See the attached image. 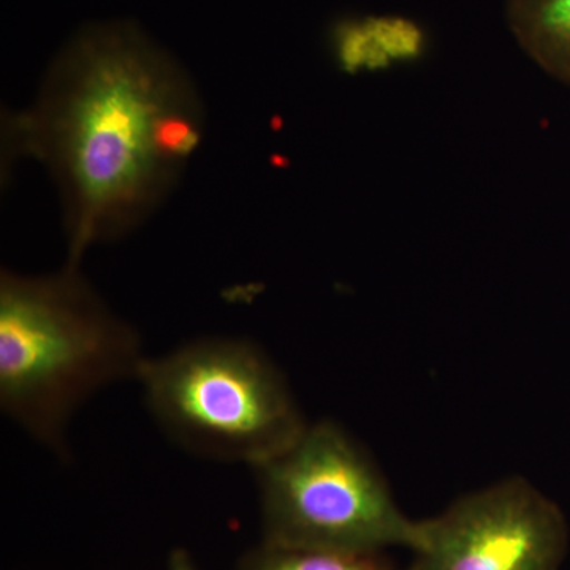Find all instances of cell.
<instances>
[{
	"instance_id": "cell-8",
	"label": "cell",
	"mask_w": 570,
	"mask_h": 570,
	"mask_svg": "<svg viewBox=\"0 0 570 570\" xmlns=\"http://www.w3.org/2000/svg\"><path fill=\"white\" fill-rule=\"evenodd\" d=\"M236 570H392L379 554H343L283 549L262 543Z\"/></svg>"
},
{
	"instance_id": "cell-4",
	"label": "cell",
	"mask_w": 570,
	"mask_h": 570,
	"mask_svg": "<svg viewBox=\"0 0 570 570\" xmlns=\"http://www.w3.org/2000/svg\"><path fill=\"white\" fill-rule=\"evenodd\" d=\"M253 471L268 546L343 554L417 547L420 520L400 509L376 463L333 420L309 423Z\"/></svg>"
},
{
	"instance_id": "cell-3",
	"label": "cell",
	"mask_w": 570,
	"mask_h": 570,
	"mask_svg": "<svg viewBox=\"0 0 570 570\" xmlns=\"http://www.w3.org/2000/svg\"><path fill=\"white\" fill-rule=\"evenodd\" d=\"M137 382L157 426L204 459L254 469L309 425L283 371L243 337H198L148 356Z\"/></svg>"
},
{
	"instance_id": "cell-2",
	"label": "cell",
	"mask_w": 570,
	"mask_h": 570,
	"mask_svg": "<svg viewBox=\"0 0 570 570\" xmlns=\"http://www.w3.org/2000/svg\"><path fill=\"white\" fill-rule=\"evenodd\" d=\"M140 335L67 264L0 275V409L43 448L67 455L70 419L108 385L137 381Z\"/></svg>"
},
{
	"instance_id": "cell-1",
	"label": "cell",
	"mask_w": 570,
	"mask_h": 570,
	"mask_svg": "<svg viewBox=\"0 0 570 570\" xmlns=\"http://www.w3.org/2000/svg\"><path fill=\"white\" fill-rule=\"evenodd\" d=\"M204 130L189 75L134 22L75 33L31 107L7 115L6 151L31 157L61 194L67 264L132 232L163 202Z\"/></svg>"
},
{
	"instance_id": "cell-9",
	"label": "cell",
	"mask_w": 570,
	"mask_h": 570,
	"mask_svg": "<svg viewBox=\"0 0 570 570\" xmlns=\"http://www.w3.org/2000/svg\"><path fill=\"white\" fill-rule=\"evenodd\" d=\"M168 570H197L195 569L193 560H190L187 551L184 550H175L170 557V566H168Z\"/></svg>"
},
{
	"instance_id": "cell-7",
	"label": "cell",
	"mask_w": 570,
	"mask_h": 570,
	"mask_svg": "<svg viewBox=\"0 0 570 570\" xmlns=\"http://www.w3.org/2000/svg\"><path fill=\"white\" fill-rule=\"evenodd\" d=\"M505 20L528 58L570 86V0H505Z\"/></svg>"
},
{
	"instance_id": "cell-6",
	"label": "cell",
	"mask_w": 570,
	"mask_h": 570,
	"mask_svg": "<svg viewBox=\"0 0 570 570\" xmlns=\"http://www.w3.org/2000/svg\"><path fill=\"white\" fill-rule=\"evenodd\" d=\"M426 47L425 31L403 17L352 18L337 22L332 32L335 61L351 75L419 61Z\"/></svg>"
},
{
	"instance_id": "cell-5",
	"label": "cell",
	"mask_w": 570,
	"mask_h": 570,
	"mask_svg": "<svg viewBox=\"0 0 570 570\" xmlns=\"http://www.w3.org/2000/svg\"><path fill=\"white\" fill-rule=\"evenodd\" d=\"M562 540L553 502L527 479L510 478L420 520L407 570H554Z\"/></svg>"
}]
</instances>
